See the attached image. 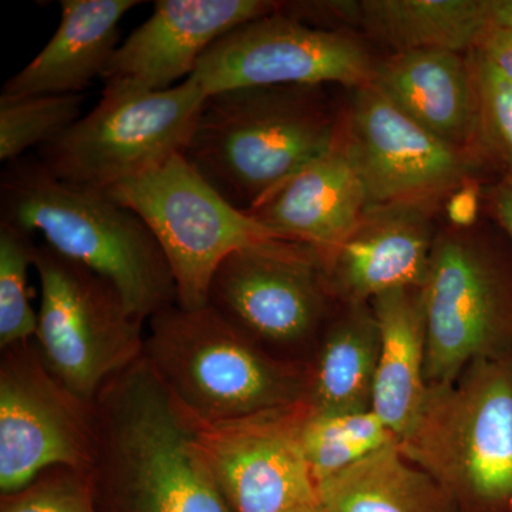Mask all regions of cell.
I'll use <instances>...</instances> for the list:
<instances>
[{
    "mask_svg": "<svg viewBox=\"0 0 512 512\" xmlns=\"http://www.w3.org/2000/svg\"><path fill=\"white\" fill-rule=\"evenodd\" d=\"M94 413L89 476L97 512H232L195 444L194 426L146 360L101 389Z\"/></svg>",
    "mask_w": 512,
    "mask_h": 512,
    "instance_id": "cell-1",
    "label": "cell"
},
{
    "mask_svg": "<svg viewBox=\"0 0 512 512\" xmlns=\"http://www.w3.org/2000/svg\"><path fill=\"white\" fill-rule=\"evenodd\" d=\"M0 215L116 286L146 323L177 303L170 265L153 232L106 190L67 183L39 158L25 156L6 164L0 177Z\"/></svg>",
    "mask_w": 512,
    "mask_h": 512,
    "instance_id": "cell-2",
    "label": "cell"
},
{
    "mask_svg": "<svg viewBox=\"0 0 512 512\" xmlns=\"http://www.w3.org/2000/svg\"><path fill=\"white\" fill-rule=\"evenodd\" d=\"M338 140L319 87H244L208 94L183 157L248 212Z\"/></svg>",
    "mask_w": 512,
    "mask_h": 512,
    "instance_id": "cell-3",
    "label": "cell"
},
{
    "mask_svg": "<svg viewBox=\"0 0 512 512\" xmlns=\"http://www.w3.org/2000/svg\"><path fill=\"white\" fill-rule=\"evenodd\" d=\"M144 360L192 426L305 402L308 365L269 355L210 305L151 316Z\"/></svg>",
    "mask_w": 512,
    "mask_h": 512,
    "instance_id": "cell-4",
    "label": "cell"
},
{
    "mask_svg": "<svg viewBox=\"0 0 512 512\" xmlns=\"http://www.w3.org/2000/svg\"><path fill=\"white\" fill-rule=\"evenodd\" d=\"M399 446L454 504L512 507V352L430 386Z\"/></svg>",
    "mask_w": 512,
    "mask_h": 512,
    "instance_id": "cell-5",
    "label": "cell"
},
{
    "mask_svg": "<svg viewBox=\"0 0 512 512\" xmlns=\"http://www.w3.org/2000/svg\"><path fill=\"white\" fill-rule=\"evenodd\" d=\"M207 96L194 77L158 92L104 80L99 104L37 158L60 180L109 190L183 156Z\"/></svg>",
    "mask_w": 512,
    "mask_h": 512,
    "instance_id": "cell-6",
    "label": "cell"
},
{
    "mask_svg": "<svg viewBox=\"0 0 512 512\" xmlns=\"http://www.w3.org/2000/svg\"><path fill=\"white\" fill-rule=\"evenodd\" d=\"M35 271L37 349L64 386L94 403L111 379L143 359L147 323L116 286L46 244H37Z\"/></svg>",
    "mask_w": 512,
    "mask_h": 512,
    "instance_id": "cell-7",
    "label": "cell"
},
{
    "mask_svg": "<svg viewBox=\"0 0 512 512\" xmlns=\"http://www.w3.org/2000/svg\"><path fill=\"white\" fill-rule=\"evenodd\" d=\"M106 191L153 232L184 309L207 305L212 276L232 252L282 239L222 198L181 154Z\"/></svg>",
    "mask_w": 512,
    "mask_h": 512,
    "instance_id": "cell-8",
    "label": "cell"
},
{
    "mask_svg": "<svg viewBox=\"0 0 512 512\" xmlns=\"http://www.w3.org/2000/svg\"><path fill=\"white\" fill-rule=\"evenodd\" d=\"M0 352V495L15 493L50 468L89 473L96 450L94 403L50 372L35 338Z\"/></svg>",
    "mask_w": 512,
    "mask_h": 512,
    "instance_id": "cell-9",
    "label": "cell"
},
{
    "mask_svg": "<svg viewBox=\"0 0 512 512\" xmlns=\"http://www.w3.org/2000/svg\"><path fill=\"white\" fill-rule=\"evenodd\" d=\"M329 293L315 248L274 239L228 255L212 276L207 305L285 360L315 339Z\"/></svg>",
    "mask_w": 512,
    "mask_h": 512,
    "instance_id": "cell-10",
    "label": "cell"
},
{
    "mask_svg": "<svg viewBox=\"0 0 512 512\" xmlns=\"http://www.w3.org/2000/svg\"><path fill=\"white\" fill-rule=\"evenodd\" d=\"M421 292L429 387L453 383L478 360L512 352V286L474 242L436 237Z\"/></svg>",
    "mask_w": 512,
    "mask_h": 512,
    "instance_id": "cell-11",
    "label": "cell"
},
{
    "mask_svg": "<svg viewBox=\"0 0 512 512\" xmlns=\"http://www.w3.org/2000/svg\"><path fill=\"white\" fill-rule=\"evenodd\" d=\"M377 63L342 30L312 26L278 9L218 39L192 74L205 93L244 87L338 83L357 89L375 79Z\"/></svg>",
    "mask_w": 512,
    "mask_h": 512,
    "instance_id": "cell-12",
    "label": "cell"
},
{
    "mask_svg": "<svg viewBox=\"0 0 512 512\" xmlns=\"http://www.w3.org/2000/svg\"><path fill=\"white\" fill-rule=\"evenodd\" d=\"M339 146L365 187L369 208L429 205L470 173L464 150L434 136L373 83L353 89Z\"/></svg>",
    "mask_w": 512,
    "mask_h": 512,
    "instance_id": "cell-13",
    "label": "cell"
},
{
    "mask_svg": "<svg viewBox=\"0 0 512 512\" xmlns=\"http://www.w3.org/2000/svg\"><path fill=\"white\" fill-rule=\"evenodd\" d=\"M305 402L194 426L195 444L232 512H291L318 500L302 446Z\"/></svg>",
    "mask_w": 512,
    "mask_h": 512,
    "instance_id": "cell-14",
    "label": "cell"
},
{
    "mask_svg": "<svg viewBox=\"0 0 512 512\" xmlns=\"http://www.w3.org/2000/svg\"><path fill=\"white\" fill-rule=\"evenodd\" d=\"M278 5L266 0H158L150 18L116 50L103 79L156 92L171 89L195 73L218 39L271 15Z\"/></svg>",
    "mask_w": 512,
    "mask_h": 512,
    "instance_id": "cell-15",
    "label": "cell"
},
{
    "mask_svg": "<svg viewBox=\"0 0 512 512\" xmlns=\"http://www.w3.org/2000/svg\"><path fill=\"white\" fill-rule=\"evenodd\" d=\"M434 241L429 205L367 208L348 237L319 254L329 292L362 305L393 289L423 288Z\"/></svg>",
    "mask_w": 512,
    "mask_h": 512,
    "instance_id": "cell-16",
    "label": "cell"
},
{
    "mask_svg": "<svg viewBox=\"0 0 512 512\" xmlns=\"http://www.w3.org/2000/svg\"><path fill=\"white\" fill-rule=\"evenodd\" d=\"M367 208L365 187L338 140L333 150L292 175L247 214L279 238L322 254L348 237Z\"/></svg>",
    "mask_w": 512,
    "mask_h": 512,
    "instance_id": "cell-17",
    "label": "cell"
},
{
    "mask_svg": "<svg viewBox=\"0 0 512 512\" xmlns=\"http://www.w3.org/2000/svg\"><path fill=\"white\" fill-rule=\"evenodd\" d=\"M137 0H63L55 35L3 84L5 96L82 94L104 77L120 46V23Z\"/></svg>",
    "mask_w": 512,
    "mask_h": 512,
    "instance_id": "cell-18",
    "label": "cell"
},
{
    "mask_svg": "<svg viewBox=\"0 0 512 512\" xmlns=\"http://www.w3.org/2000/svg\"><path fill=\"white\" fill-rule=\"evenodd\" d=\"M373 84L412 119L466 150L478 136V100L470 62L448 50H410L377 63Z\"/></svg>",
    "mask_w": 512,
    "mask_h": 512,
    "instance_id": "cell-19",
    "label": "cell"
},
{
    "mask_svg": "<svg viewBox=\"0 0 512 512\" xmlns=\"http://www.w3.org/2000/svg\"><path fill=\"white\" fill-rule=\"evenodd\" d=\"M372 309L380 335L372 410L400 441L429 392L423 292L393 289L376 296Z\"/></svg>",
    "mask_w": 512,
    "mask_h": 512,
    "instance_id": "cell-20",
    "label": "cell"
},
{
    "mask_svg": "<svg viewBox=\"0 0 512 512\" xmlns=\"http://www.w3.org/2000/svg\"><path fill=\"white\" fill-rule=\"evenodd\" d=\"M379 348L372 306L350 305L326 330L308 363L305 403L309 410L350 413L372 409Z\"/></svg>",
    "mask_w": 512,
    "mask_h": 512,
    "instance_id": "cell-21",
    "label": "cell"
},
{
    "mask_svg": "<svg viewBox=\"0 0 512 512\" xmlns=\"http://www.w3.org/2000/svg\"><path fill=\"white\" fill-rule=\"evenodd\" d=\"M328 512H453L454 501L397 443L316 483Z\"/></svg>",
    "mask_w": 512,
    "mask_h": 512,
    "instance_id": "cell-22",
    "label": "cell"
},
{
    "mask_svg": "<svg viewBox=\"0 0 512 512\" xmlns=\"http://www.w3.org/2000/svg\"><path fill=\"white\" fill-rule=\"evenodd\" d=\"M349 8L367 35L394 53L471 52L490 25L488 0H362Z\"/></svg>",
    "mask_w": 512,
    "mask_h": 512,
    "instance_id": "cell-23",
    "label": "cell"
},
{
    "mask_svg": "<svg viewBox=\"0 0 512 512\" xmlns=\"http://www.w3.org/2000/svg\"><path fill=\"white\" fill-rule=\"evenodd\" d=\"M397 441L372 409L350 413L309 410L302 427L303 451L315 484Z\"/></svg>",
    "mask_w": 512,
    "mask_h": 512,
    "instance_id": "cell-24",
    "label": "cell"
},
{
    "mask_svg": "<svg viewBox=\"0 0 512 512\" xmlns=\"http://www.w3.org/2000/svg\"><path fill=\"white\" fill-rule=\"evenodd\" d=\"M83 94H0V161L25 157L33 147L43 148L82 119Z\"/></svg>",
    "mask_w": 512,
    "mask_h": 512,
    "instance_id": "cell-25",
    "label": "cell"
},
{
    "mask_svg": "<svg viewBox=\"0 0 512 512\" xmlns=\"http://www.w3.org/2000/svg\"><path fill=\"white\" fill-rule=\"evenodd\" d=\"M36 247L32 235L0 222V349L35 338L29 269L35 266Z\"/></svg>",
    "mask_w": 512,
    "mask_h": 512,
    "instance_id": "cell-26",
    "label": "cell"
},
{
    "mask_svg": "<svg viewBox=\"0 0 512 512\" xmlns=\"http://www.w3.org/2000/svg\"><path fill=\"white\" fill-rule=\"evenodd\" d=\"M0 512H97L89 473L50 468L26 487L2 495Z\"/></svg>",
    "mask_w": 512,
    "mask_h": 512,
    "instance_id": "cell-27",
    "label": "cell"
},
{
    "mask_svg": "<svg viewBox=\"0 0 512 512\" xmlns=\"http://www.w3.org/2000/svg\"><path fill=\"white\" fill-rule=\"evenodd\" d=\"M478 100V137L498 158L512 184V82L471 56Z\"/></svg>",
    "mask_w": 512,
    "mask_h": 512,
    "instance_id": "cell-28",
    "label": "cell"
},
{
    "mask_svg": "<svg viewBox=\"0 0 512 512\" xmlns=\"http://www.w3.org/2000/svg\"><path fill=\"white\" fill-rule=\"evenodd\" d=\"M473 56L498 76L512 82V30L501 26L488 25L476 47Z\"/></svg>",
    "mask_w": 512,
    "mask_h": 512,
    "instance_id": "cell-29",
    "label": "cell"
},
{
    "mask_svg": "<svg viewBox=\"0 0 512 512\" xmlns=\"http://www.w3.org/2000/svg\"><path fill=\"white\" fill-rule=\"evenodd\" d=\"M480 211V195L474 184L464 183L453 191L446 204V214L457 228H468L477 221Z\"/></svg>",
    "mask_w": 512,
    "mask_h": 512,
    "instance_id": "cell-30",
    "label": "cell"
},
{
    "mask_svg": "<svg viewBox=\"0 0 512 512\" xmlns=\"http://www.w3.org/2000/svg\"><path fill=\"white\" fill-rule=\"evenodd\" d=\"M494 211L512 239V184L505 183L497 188L494 195Z\"/></svg>",
    "mask_w": 512,
    "mask_h": 512,
    "instance_id": "cell-31",
    "label": "cell"
},
{
    "mask_svg": "<svg viewBox=\"0 0 512 512\" xmlns=\"http://www.w3.org/2000/svg\"><path fill=\"white\" fill-rule=\"evenodd\" d=\"M491 25L512 30V0H488Z\"/></svg>",
    "mask_w": 512,
    "mask_h": 512,
    "instance_id": "cell-32",
    "label": "cell"
},
{
    "mask_svg": "<svg viewBox=\"0 0 512 512\" xmlns=\"http://www.w3.org/2000/svg\"><path fill=\"white\" fill-rule=\"evenodd\" d=\"M291 512H328L325 508L322 507V504L319 501H315V503L302 505V507L296 508Z\"/></svg>",
    "mask_w": 512,
    "mask_h": 512,
    "instance_id": "cell-33",
    "label": "cell"
}]
</instances>
